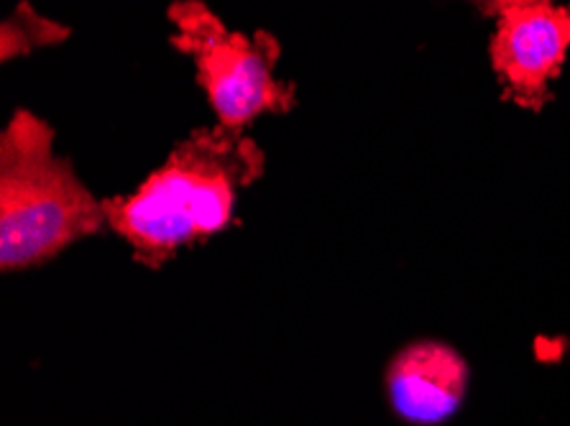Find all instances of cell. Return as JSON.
Instances as JSON below:
<instances>
[{
  "label": "cell",
  "mask_w": 570,
  "mask_h": 426,
  "mask_svg": "<svg viewBox=\"0 0 570 426\" xmlns=\"http://www.w3.org/2000/svg\"><path fill=\"white\" fill-rule=\"evenodd\" d=\"M469 360L453 345L414 340L389 360L384 388L392 412L414 426L453 419L469 396Z\"/></svg>",
  "instance_id": "cell-5"
},
{
  "label": "cell",
  "mask_w": 570,
  "mask_h": 426,
  "mask_svg": "<svg viewBox=\"0 0 570 426\" xmlns=\"http://www.w3.org/2000/svg\"><path fill=\"white\" fill-rule=\"evenodd\" d=\"M57 130L19 108L0 130V271H29L108 228L106 205L90 192Z\"/></svg>",
  "instance_id": "cell-2"
},
{
  "label": "cell",
  "mask_w": 570,
  "mask_h": 426,
  "mask_svg": "<svg viewBox=\"0 0 570 426\" xmlns=\"http://www.w3.org/2000/svg\"><path fill=\"white\" fill-rule=\"evenodd\" d=\"M483 11L494 16L489 62L504 98L522 110H542L570 55V6L552 0H499Z\"/></svg>",
  "instance_id": "cell-4"
},
{
  "label": "cell",
  "mask_w": 570,
  "mask_h": 426,
  "mask_svg": "<svg viewBox=\"0 0 570 426\" xmlns=\"http://www.w3.org/2000/svg\"><path fill=\"white\" fill-rule=\"evenodd\" d=\"M69 33H72L69 26L47 19L29 3H19V8L0 23V59L11 62V59H21L39 49L57 47L69 39Z\"/></svg>",
  "instance_id": "cell-6"
},
{
  "label": "cell",
  "mask_w": 570,
  "mask_h": 426,
  "mask_svg": "<svg viewBox=\"0 0 570 426\" xmlns=\"http://www.w3.org/2000/svg\"><path fill=\"white\" fill-rule=\"evenodd\" d=\"M266 156L246 130L195 128L131 195L102 199L108 230L146 268L223 232L244 189L264 177Z\"/></svg>",
  "instance_id": "cell-1"
},
{
  "label": "cell",
  "mask_w": 570,
  "mask_h": 426,
  "mask_svg": "<svg viewBox=\"0 0 570 426\" xmlns=\"http://www.w3.org/2000/svg\"><path fill=\"white\" fill-rule=\"evenodd\" d=\"M167 19L171 47L193 59L218 126L246 130L262 116H282L297 106L295 85L276 75L282 43L274 33L233 31L200 0H177Z\"/></svg>",
  "instance_id": "cell-3"
}]
</instances>
